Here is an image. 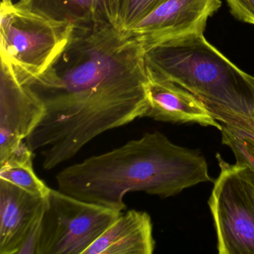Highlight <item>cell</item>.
<instances>
[{
  "label": "cell",
  "mask_w": 254,
  "mask_h": 254,
  "mask_svg": "<svg viewBox=\"0 0 254 254\" xmlns=\"http://www.w3.org/2000/svg\"><path fill=\"white\" fill-rule=\"evenodd\" d=\"M145 50L115 25L75 27L63 53L29 84L44 116L26 142L50 171L105 131L144 118L150 107Z\"/></svg>",
  "instance_id": "obj_1"
},
{
  "label": "cell",
  "mask_w": 254,
  "mask_h": 254,
  "mask_svg": "<svg viewBox=\"0 0 254 254\" xmlns=\"http://www.w3.org/2000/svg\"><path fill=\"white\" fill-rule=\"evenodd\" d=\"M62 192L122 212L130 191L160 197L214 182L204 156L173 143L159 131L68 166L56 175Z\"/></svg>",
  "instance_id": "obj_2"
},
{
  "label": "cell",
  "mask_w": 254,
  "mask_h": 254,
  "mask_svg": "<svg viewBox=\"0 0 254 254\" xmlns=\"http://www.w3.org/2000/svg\"><path fill=\"white\" fill-rule=\"evenodd\" d=\"M148 72L192 93L211 111L254 113V77L242 71L203 36L193 33L145 53Z\"/></svg>",
  "instance_id": "obj_3"
},
{
  "label": "cell",
  "mask_w": 254,
  "mask_h": 254,
  "mask_svg": "<svg viewBox=\"0 0 254 254\" xmlns=\"http://www.w3.org/2000/svg\"><path fill=\"white\" fill-rule=\"evenodd\" d=\"M75 26L58 21L3 1L0 13L1 64L14 78L30 84L56 62L65 50Z\"/></svg>",
  "instance_id": "obj_4"
},
{
  "label": "cell",
  "mask_w": 254,
  "mask_h": 254,
  "mask_svg": "<svg viewBox=\"0 0 254 254\" xmlns=\"http://www.w3.org/2000/svg\"><path fill=\"white\" fill-rule=\"evenodd\" d=\"M220 173L214 181L209 207L219 254H254V173L216 154Z\"/></svg>",
  "instance_id": "obj_5"
},
{
  "label": "cell",
  "mask_w": 254,
  "mask_h": 254,
  "mask_svg": "<svg viewBox=\"0 0 254 254\" xmlns=\"http://www.w3.org/2000/svg\"><path fill=\"white\" fill-rule=\"evenodd\" d=\"M121 214L51 189L37 254H84Z\"/></svg>",
  "instance_id": "obj_6"
},
{
  "label": "cell",
  "mask_w": 254,
  "mask_h": 254,
  "mask_svg": "<svg viewBox=\"0 0 254 254\" xmlns=\"http://www.w3.org/2000/svg\"><path fill=\"white\" fill-rule=\"evenodd\" d=\"M221 6L220 0H167L127 32L145 53L184 35L203 33L208 18Z\"/></svg>",
  "instance_id": "obj_7"
},
{
  "label": "cell",
  "mask_w": 254,
  "mask_h": 254,
  "mask_svg": "<svg viewBox=\"0 0 254 254\" xmlns=\"http://www.w3.org/2000/svg\"><path fill=\"white\" fill-rule=\"evenodd\" d=\"M44 104L29 84L3 65L0 72V163L31 134L44 114Z\"/></svg>",
  "instance_id": "obj_8"
},
{
  "label": "cell",
  "mask_w": 254,
  "mask_h": 254,
  "mask_svg": "<svg viewBox=\"0 0 254 254\" xmlns=\"http://www.w3.org/2000/svg\"><path fill=\"white\" fill-rule=\"evenodd\" d=\"M47 202L48 196L35 195L0 179V254H18L42 221Z\"/></svg>",
  "instance_id": "obj_9"
},
{
  "label": "cell",
  "mask_w": 254,
  "mask_h": 254,
  "mask_svg": "<svg viewBox=\"0 0 254 254\" xmlns=\"http://www.w3.org/2000/svg\"><path fill=\"white\" fill-rule=\"evenodd\" d=\"M148 74L150 107L145 117L163 123H194L221 130V123L204 102L183 87Z\"/></svg>",
  "instance_id": "obj_10"
},
{
  "label": "cell",
  "mask_w": 254,
  "mask_h": 254,
  "mask_svg": "<svg viewBox=\"0 0 254 254\" xmlns=\"http://www.w3.org/2000/svg\"><path fill=\"white\" fill-rule=\"evenodd\" d=\"M155 245L149 214L131 209L122 213L84 254H152Z\"/></svg>",
  "instance_id": "obj_11"
},
{
  "label": "cell",
  "mask_w": 254,
  "mask_h": 254,
  "mask_svg": "<svg viewBox=\"0 0 254 254\" xmlns=\"http://www.w3.org/2000/svg\"><path fill=\"white\" fill-rule=\"evenodd\" d=\"M120 0H20L17 5L75 27L118 26ZM119 27V26H118Z\"/></svg>",
  "instance_id": "obj_12"
},
{
  "label": "cell",
  "mask_w": 254,
  "mask_h": 254,
  "mask_svg": "<svg viewBox=\"0 0 254 254\" xmlns=\"http://www.w3.org/2000/svg\"><path fill=\"white\" fill-rule=\"evenodd\" d=\"M221 124L222 143L233 151L236 163L254 173V118L223 111H212Z\"/></svg>",
  "instance_id": "obj_13"
},
{
  "label": "cell",
  "mask_w": 254,
  "mask_h": 254,
  "mask_svg": "<svg viewBox=\"0 0 254 254\" xmlns=\"http://www.w3.org/2000/svg\"><path fill=\"white\" fill-rule=\"evenodd\" d=\"M33 155V151L23 142L0 163V179L35 195L47 197L51 188L37 176L32 163Z\"/></svg>",
  "instance_id": "obj_14"
},
{
  "label": "cell",
  "mask_w": 254,
  "mask_h": 254,
  "mask_svg": "<svg viewBox=\"0 0 254 254\" xmlns=\"http://www.w3.org/2000/svg\"><path fill=\"white\" fill-rule=\"evenodd\" d=\"M167 0H120L118 26L128 30Z\"/></svg>",
  "instance_id": "obj_15"
},
{
  "label": "cell",
  "mask_w": 254,
  "mask_h": 254,
  "mask_svg": "<svg viewBox=\"0 0 254 254\" xmlns=\"http://www.w3.org/2000/svg\"><path fill=\"white\" fill-rule=\"evenodd\" d=\"M232 15L254 26V0H226Z\"/></svg>",
  "instance_id": "obj_16"
},
{
  "label": "cell",
  "mask_w": 254,
  "mask_h": 254,
  "mask_svg": "<svg viewBox=\"0 0 254 254\" xmlns=\"http://www.w3.org/2000/svg\"><path fill=\"white\" fill-rule=\"evenodd\" d=\"M3 1H12V0H3Z\"/></svg>",
  "instance_id": "obj_17"
},
{
  "label": "cell",
  "mask_w": 254,
  "mask_h": 254,
  "mask_svg": "<svg viewBox=\"0 0 254 254\" xmlns=\"http://www.w3.org/2000/svg\"><path fill=\"white\" fill-rule=\"evenodd\" d=\"M252 117H254V114H253Z\"/></svg>",
  "instance_id": "obj_18"
}]
</instances>
